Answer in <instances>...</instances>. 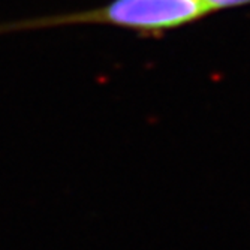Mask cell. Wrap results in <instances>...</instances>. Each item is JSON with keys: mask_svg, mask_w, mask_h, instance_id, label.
<instances>
[{"mask_svg": "<svg viewBox=\"0 0 250 250\" xmlns=\"http://www.w3.org/2000/svg\"><path fill=\"white\" fill-rule=\"evenodd\" d=\"M210 15L198 0H111L106 5L67 14L0 22V35L62 26L104 24L157 36Z\"/></svg>", "mask_w": 250, "mask_h": 250, "instance_id": "cell-1", "label": "cell"}, {"mask_svg": "<svg viewBox=\"0 0 250 250\" xmlns=\"http://www.w3.org/2000/svg\"><path fill=\"white\" fill-rule=\"evenodd\" d=\"M198 2L204 8H207L210 14L222 9H231V8L250 5V0H198Z\"/></svg>", "mask_w": 250, "mask_h": 250, "instance_id": "cell-2", "label": "cell"}]
</instances>
